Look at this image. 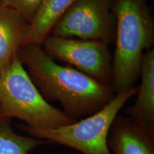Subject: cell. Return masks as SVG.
<instances>
[{"mask_svg": "<svg viewBox=\"0 0 154 154\" xmlns=\"http://www.w3.org/2000/svg\"><path fill=\"white\" fill-rule=\"evenodd\" d=\"M18 58L44 99L59 102L63 112L75 120L98 112L116 95L110 86L57 63L41 45L24 46Z\"/></svg>", "mask_w": 154, "mask_h": 154, "instance_id": "6da1fadb", "label": "cell"}, {"mask_svg": "<svg viewBox=\"0 0 154 154\" xmlns=\"http://www.w3.org/2000/svg\"><path fill=\"white\" fill-rule=\"evenodd\" d=\"M113 0H75L57 19L49 35L114 44Z\"/></svg>", "mask_w": 154, "mask_h": 154, "instance_id": "5b68a950", "label": "cell"}, {"mask_svg": "<svg viewBox=\"0 0 154 154\" xmlns=\"http://www.w3.org/2000/svg\"><path fill=\"white\" fill-rule=\"evenodd\" d=\"M11 119L0 116V154H29L37 146L48 143L17 134L11 126Z\"/></svg>", "mask_w": 154, "mask_h": 154, "instance_id": "8fae6325", "label": "cell"}, {"mask_svg": "<svg viewBox=\"0 0 154 154\" xmlns=\"http://www.w3.org/2000/svg\"><path fill=\"white\" fill-rule=\"evenodd\" d=\"M31 24L18 11L0 5V69L18 56L29 44Z\"/></svg>", "mask_w": 154, "mask_h": 154, "instance_id": "ba28073f", "label": "cell"}, {"mask_svg": "<svg viewBox=\"0 0 154 154\" xmlns=\"http://www.w3.org/2000/svg\"><path fill=\"white\" fill-rule=\"evenodd\" d=\"M75 0H44L31 22L29 44L41 45L49 35L57 19Z\"/></svg>", "mask_w": 154, "mask_h": 154, "instance_id": "30bf717a", "label": "cell"}, {"mask_svg": "<svg viewBox=\"0 0 154 154\" xmlns=\"http://www.w3.org/2000/svg\"><path fill=\"white\" fill-rule=\"evenodd\" d=\"M42 47L50 57L67 63L99 82L111 85L113 55L106 44L49 35Z\"/></svg>", "mask_w": 154, "mask_h": 154, "instance_id": "8992f818", "label": "cell"}, {"mask_svg": "<svg viewBox=\"0 0 154 154\" xmlns=\"http://www.w3.org/2000/svg\"><path fill=\"white\" fill-rule=\"evenodd\" d=\"M44 0H0V5L18 11L31 23Z\"/></svg>", "mask_w": 154, "mask_h": 154, "instance_id": "7c38bea8", "label": "cell"}, {"mask_svg": "<svg viewBox=\"0 0 154 154\" xmlns=\"http://www.w3.org/2000/svg\"><path fill=\"white\" fill-rule=\"evenodd\" d=\"M107 143L111 154H154V133L131 117L119 114L111 126Z\"/></svg>", "mask_w": 154, "mask_h": 154, "instance_id": "52a82bcc", "label": "cell"}, {"mask_svg": "<svg viewBox=\"0 0 154 154\" xmlns=\"http://www.w3.org/2000/svg\"><path fill=\"white\" fill-rule=\"evenodd\" d=\"M137 91L138 86H134L116 94L101 110L74 124L47 129H33L24 125H21L20 128L36 139L68 146L83 154H111L107 143L111 125Z\"/></svg>", "mask_w": 154, "mask_h": 154, "instance_id": "277c9868", "label": "cell"}, {"mask_svg": "<svg viewBox=\"0 0 154 154\" xmlns=\"http://www.w3.org/2000/svg\"><path fill=\"white\" fill-rule=\"evenodd\" d=\"M0 115H1V109H0Z\"/></svg>", "mask_w": 154, "mask_h": 154, "instance_id": "4fadbf2b", "label": "cell"}, {"mask_svg": "<svg viewBox=\"0 0 154 154\" xmlns=\"http://www.w3.org/2000/svg\"><path fill=\"white\" fill-rule=\"evenodd\" d=\"M0 116L18 119L33 129L54 128L77 121L44 99L18 56L0 69Z\"/></svg>", "mask_w": 154, "mask_h": 154, "instance_id": "3957f363", "label": "cell"}, {"mask_svg": "<svg viewBox=\"0 0 154 154\" xmlns=\"http://www.w3.org/2000/svg\"><path fill=\"white\" fill-rule=\"evenodd\" d=\"M116 20L111 88L115 94L134 87L142 57L154 43V19L148 0H113Z\"/></svg>", "mask_w": 154, "mask_h": 154, "instance_id": "7a4b0ae2", "label": "cell"}, {"mask_svg": "<svg viewBox=\"0 0 154 154\" xmlns=\"http://www.w3.org/2000/svg\"><path fill=\"white\" fill-rule=\"evenodd\" d=\"M137 98L126 110L127 116L146 130L154 133V50L146 51L142 57Z\"/></svg>", "mask_w": 154, "mask_h": 154, "instance_id": "9c48e42d", "label": "cell"}]
</instances>
